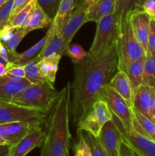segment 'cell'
Masks as SVG:
<instances>
[{
  "label": "cell",
  "instance_id": "1",
  "mask_svg": "<svg viewBox=\"0 0 155 156\" xmlns=\"http://www.w3.org/2000/svg\"><path fill=\"white\" fill-rule=\"evenodd\" d=\"M117 71L116 43L97 57L87 56L80 62H74V78L70 83V118L73 123L78 125L86 117Z\"/></svg>",
  "mask_w": 155,
  "mask_h": 156
},
{
  "label": "cell",
  "instance_id": "2",
  "mask_svg": "<svg viewBox=\"0 0 155 156\" xmlns=\"http://www.w3.org/2000/svg\"><path fill=\"white\" fill-rule=\"evenodd\" d=\"M71 90L68 82L60 91L46 120L45 137L40 156H70Z\"/></svg>",
  "mask_w": 155,
  "mask_h": 156
},
{
  "label": "cell",
  "instance_id": "3",
  "mask_svg": "<svg viewBox=\"0 0 155 156\" xmlns=\"http://www.w3.org/2000/svg\"><path fill=\"white\" fill-rule=\"evenodd\" d=\"M59 94V91L55 88L53 84L46 81L43 83H31L9 102L50 111Z\"/></svg>",
  "mask_w": 155,
  "mask_h": 156
},
{
  "label": "cell",
  "instance_id": "4",
  "mask_svg": "<svg viewBox=\"0 0 155 156\" xmlns=\"http://www.w3.org/2000/svg\"><path fill=\"white\" fill-rule=\"evenodd\" d=\"M118 56V70H122L126 64L145 58L146 52L132 29L129 18H126L119 24L116 41Z\"/></svg>",
  "mask_w": 155,
  "mask_h": 156
},
{
  "label": "cell",
  "instance_id": "5",
  "mask_svg": "<svg viewBox=\"0 0 155 156\" xmlns=\"http://www.w3.org/2000/svg\"><path fill=\"white\" fill-rule=\"evenodd\" d=\"M119 25L114 15L103 17L97 23V30L91 47L88 52L89 57H97L116 43Z\"/></svg>",
  "mask_w": 155,
  "mask_h": 156
},
{
  "label": "cell",
  "instance_id": "6",
  "mask_svg": "<svg viewBox=\"0 0 155 156\" xmlns=\"http://www.w3.org/2000/svg\"><path fill=\"white\" fill-rule=\"evenodd\" d=\"M112 120L118 126L122 135L123 141L133 150L138 152L142 156H155V142L145 133L135 115L132 120V128L130 130H126L113 114Z\"/></svg>",
  "mask_w": 155,
  "mask_h": 156
},
{
  "label": "cell",
  "instance_id": "7",
  "mask_svg": "<svg viewBox=\"0 0 155 156\" xmlns=\"http://www.w3.org/2000/svg\"><path fill=\"white\" fill-rule=\"evenodd\" d=\"M49 111L0 101V124L17 121H46Z\"/></svg>",
  "mask_w": 155,
  "mask_h": 156
},
{
  "label": "cell",
  "instance_id": "8",
  "mask_svg": "<svg viewBox=\"0 0 155 156\" xmlns=\"http://www.w3.org/2000/svg\"><path fill=\"white\" fill-rule=\"evenodd\" d=\"M101 98L106 102L112 114L118 119L122 126L126 130L132 129L134 116L132 108L115 88L109 84L105 85L102 91Z\"/></svg>",
  "mask_w": 155,
  "mask_h": 156
},
{
  "label": "cell",
  "instance_id": "9",
  "mask_svg": "<svg viewBox=\"0 0 155 156\" xmlns=\"http://www.w3.org/2000/svg\"><path fill=\"white\" fill-rule=\"evenodd\" d=\"M112 119V114L107 104L102 98L96 101L86 117L79 122L78 129L88 131L98 137L106 123Z\"/></svg>",
  "mask_w": 155,
  "mask_h": 156
},
{
  "label": "cell",
  "instance_id": "10",
  "mask_svg": "<svg viewBox=\"0 0 155 156\" xmlns=\"http://www.w3.org/2000/svg\"><path fill=\"white\" fill-rule=\"evenodd\" d=\"M88 6L89 4L86 0L74 1L69 20L62 30V56H67V50L71 44V40L81 27L85 24Z\"/></svg>",
  "mask_w": 155,
  "mask_h": 156
},
{
  "label": "cell",
  "instance_id": "11",
  "mask_svg": "<svg viewBox=\"0 0 155 156\" xmlns=\"http://www.w3.org/2000/svg\"><path fill=\"white\" fill-rule=\"evenodd\" d=\"M99 140L107 156H119L123 137L113 120L104 124L99 134Z\"/></svg>",
  "mask_w": 155,
  "mask_h": 156
},
{
  "label": "cell",
  "instance_id": "12",
  "mask_svg": "<svg viewBox=\"0 0 155 156\" xmlns=\"http://www.w3.org/2000/svg\"><path fill=\"white\" fill-rule=\"evenodd\" d=\"M45 137L41 125L33 127L18 143L10 147L9 156H26L35 148L40 147Z\"/></svg>",
  "mask_w": 155,
  "mask_h": 156
},
{
  "label": "cell",
  "instance_id": "13",
  "mask_svg": "<svg viewBox=\"0 0 155 156\" xmlns=\"http://www.w3.org/2000/svg\"><path fill=\"white\" fill-rule=\"evenodd\" d=\"M129 18L137 39L146 52L151 18L142 9L134 11Z\"/></svg>",
  "mask_w": 155,
  "mask_h": 156
},
{
  "label": "cell",
  "instance_id": "14",
  "mask_svg": "<svg viewBox=\"0 0 155 156\" xmlns=\"http://www.w3.org/2000/svg\"><path fill=\"white\" fill-rule=\"evenodd\" d=\"M154 98L153 87L141 84L134 98L133 109L151 120L152 108Z\"/></svg>",
  "mask_w": 155,
  "mask_h": 156
},
{
  "label": "cell",
  "instance_id": "15",
  "mask_svg": "<svg viewBox=\"0 0 155 156\" xmlns=\"http://www.w3.org/2000/svg\"><path fill=\"white\" fill-rule=\"evenodd\" d=\"M55 27L54 23H52L50 24V27H49L48 30L46 33L45 36L42 38L41 40H40L36 44L33 46V47H30L28 50H25L24 52L21 53H18L17 52L15 53H9V62H12L13 63L17 64V65L23 66H24L25 64H27V62H30V60L33 59L34 57H36L38 54H39L40 52L41 51V50L43 49V47H44V45L46 43L47 40L50 37V34L53 32V29Z\"/></svg>",
  "mask_w": 155,
  "mask_h": 156
},
{
  "label": "cell",
  "instance_id": "16",
  "mask_svg": "<svg viewBox=\"0 0 155 156\" xmlns=\"http://www.w3.org/2000/svg\"><path fill=\"white\" fill-rule=\"evenodd\" d=\"M30 84L25 78L15 80L6 75L0 76V101H9L14 96L22 91Z\"/></svg>",
  "mask_w": 155,
  "mask_h": 156
},
{
  "label": "cell",
  "instance_id": "17",
  "mask_svg": "<svg viewBox=\"0 0 155 156\" xmlns=\"http://www.w3.org/2000/svg\"><path fill=\"white\" fill-rule=\"evenodd\" d=\"M109 85L115 88V91L126 101L131 108H133L135 95L129 77L124 71L118 70L109 81Z\"/></svg>",
  "mask_w": 155,
  "mask_h": 156
},
{
  "label": "cell",
  "instance_id": "18",
  "mask_svg": "<svg viewBox=\"0 0 155 156\" xmlns=\"http://www.w3.org/2000/svg\"><path fill=\"white\" fill-rule=\"evenodd\" d=\"M115 9V0H96L88 6L85 23H97L103 17L113 15Z\"/></svg>",
  "mask_w": 155,
  "mask_h": 156
},
{
  "label": "cell",
  "instance_id": "19",
  "mask_svg": "<svg viewBox=\"0 0 155 156\" xmlns=\"http://www.w3.org/2000/svg\"><path fill=\"white\" fill-rule=\"evenodd\" d=\"M38 121H17L6 123L8 131V145L14 146L20 141L33 127L41 125Z\"/></svg>",
  "mask_w": 155,
  "mask_h": 156
},
{
  "label": "cell",
  "instance_id": "20",
  "mask_svg": "<svg viewBox=\"0 0 155 156\" xmlns=\"http://www.w3.org/2000/svg\"><path fill=\"white\" fill-rule=\"evenodd\" d=\"M62 47H63V41H62V34L56 30L55 26L46 44L39 54L35 58L37 59L38 62H40L43 59L50 57L54 55L59 54L62 56Z\"/></svg>",
  "mask_w": 155,
  "mask_h": 156
},
{
  "label": "cell",
  "instance_id": "21",
  "mask_svg": "<svg viewBox=\"0 0 155 156\" xmlns=\"http://www.w3.org/2000/svg\"><path fill=\"white\" fill-rule=\"evenodd\" d=\"M145 58L133 61L126 64L122 69V71L126 73L130 81L134 95L140 85L142 84L144 76V63Z\"/></svg>",
  "mask_w": 155,
  "mask_h": 156
},
{
  "label": "cell",
  "instance_id": "22",
  "mask_svg": "<svg viewBox=\"0 0 155 156\" xmlns=\"http://www.w3.org/2000/svg\"><path fill=\"white\" fill-rule=\"evenodd\" d=\"M143 0H115V9L113 15L118 21L119 25L122 21L129 18L135 10L141 9Z\"/></svg>",
  "mask_w": 155,
  "mask_h": 156
},
{
  "label": "cell",
  "instance_id": "23",
  "mask_svg": "<svg viewBox=\"0 0 155 156\" xmlns=\"http://www.w3.org/2000/svg\"><path fill=\"white\" fill-rule=\"evenodd\" d=\"M62 56L59 54L54 55L50 57L45 58L38 62V67L41 74L52 84H54L56 73L59 69V63Z\"/></svg>",
  "mask_w": 155,
  "mask_h": 156
},
{
  "label": "cell",
  "instance_id": "24",
  "mask_svg": "<svg viewBox=\"0 0 155 156\" xmlns=\"http://www.w3.org/2000/svg\"><path fill=\"white\" fill-rule=\"evenodd\" d=\"M75 0H62L59 11L53 22L58 32L62 34L64 27L68 23Z\"/></svg>",
  "mask_w": 155,
  "mask_h": 156
},
{
  "label": "cell",
  "instance_id": "25",
  "mask_svg": "<svg viewBox=\"0 0 155 156\" xmlns=\"http://www.w3.org/2000/svg\"><path fill=\"white\" fill-rule=\"evenodd\" d=\"M52 23H53V21L46 15L45 12L35 2L31 21H30L28 26L24 29V30L26 31V33L28 34L29 32L32 31V30L44 28L47 26H50Z\"/></svg>",
  "mask_w": 155,
  "mask_h": 156
},
{
  "label": "cell",
  "instance_id": "26",
  "mask_svg": "<svg viewBox=\"0 0 155 156\" xmlns=\"http://www.w3.org/2000/svg\"><path fill=\"white\" fill-rule=\"evenodd\" d=\"M38 60L33 58L32 60L24 66L25 70V79L30 83H43L47 80L42 74L38 67Z\"/></svg>",
  "mask_w": 155,
  "mask_h": 156
},
{
  "label": "cell",
  "instance_id": "27",
  "mask_svg": "<svg viewBox=\"0 0 155 156\" xmlns=\"http://www.w3.org/2000/svg\"><path fill=\"white\" fill-rule=\"evenodd\" d=\"M142 84L155 86V55H146Z\"/></svg>",
  "mask_w": 155,
  "mask_h": 156
},
{
  "label": "cell",
  "instance_id": "28",
  "mask_svg": "<svg viewBox=\"0 0 155 156\" xmlns=\"http://www.w3.org/2000/svg\"><path fill=\"white\" fill-rule=\"evenodd\" d=\"M81 132L85 141L91 149L92 156H107L98 137L88 131L81 129Z\"/></svg>",
  "mask_w": 155,
  "mask_h": 156
},
{
  "label": "cell",
  "instance_id": "29",
  "mask_svg": "<svg viewBox=\"0 0 155 156\" xmlns=\"http://www.w3.org/2000/svg\"><path fill=\"white\" fill-rule=\"evenodd\" d=\"M35 2L53 21L57 15L62 0H35Z\"/></svg>",
  "mask_w": 155,
  "mask_h": 156
},
{
  "label": "cell",
  "instance_id": "30",
  "mask_svg": "<svg viewBox=\"0 0 155 156\" xmlns=\"http://www.w3.org/2000/svg\"><path fill=\"white\" fill-rule=\"evenodd\" d=\"M78 140L73 146V156H92L91 149L85 141L81 129H78Z\"/></svg>",
  "mask_w": 155,
  "mask_h": 156
},
{
  "label": "cell",
  "instance_id": "31",
  "mask_svg": "<svg viewBox=\"0 0 155 156\" xmlns=\"http://www.w3.org/2000/svg\"><path fill=\"white\" fill-rule=\"evenodd\" d=\"M132 111H133V114L135 115V118L138 120V123H140L141 127L143 128L145 133L151 140H153L155 142V123L152 120H150V119L144 117L140 112L134 110L133 108H132Z\"/></svg>",
  "mask_w": 155,
  "mask_h": 156
},
{
  "label": "cell",
  "instance_id": "32",
  "mask_svg": "<svg viewBox=\"0 0 155 156\" xmlns=\"http://www.w3.org/2000/svg\"><path fill=\"white\" fill-rule=\"evenodd\" d=\"M27 34L26 33L24 29L21 28V27H17L15 30V31H14L12 36L11 37L10 39L3 44L5 45V48L7 49L8 52L9 53L16 52L17 47H18V45L21 42L23 38Z\"/></svg>",
  "mask_w": 155,
  "mask_h": 156
},
{
  "label": "cell",
  "instance_id": "33",
  "mask_svg": "<svg viewBox=\"0 0 155 156\" xmlns=\"http://www.w3.org/2000/svg\"><path fill=\"white\" fill-rule=\"evenodd\" d=\"M67 56L72 59L73 62H80L88 56V52L78 44H71L67 50Z\"/></svg>",
  "mask_w": 155,
  "mask_h": 156
},
{
  "label": "cell",
  "instance_id": "34",
  "mask_svg": "<svg viewBox=\"0 0 155 156\" xmlns=\"http://www.w3.org/2000/svg\"><path fill=\"white\" fill-rule=\"evenodd\" d=\"M6 69H7L6 76L11 79L20 80L25 78V70H24V66H23L17 65L12 62H8L6 63Z\"/></svg>",
  "mask_w": 155,
  "mask_h": 156
},
{
  "label": "cell",
  "instance_id": "35",
  "mask_svg": "<svg viewBox=\"0 0 155 156\" xmlns=\"http://www.w3.org/2000/svg\"><path fill=\"white\" fill-rule=\"evenodd\" d=\"M13 2L14 0H9L0 7V30L7 24H9Z\"/></svg>",
  "mask_w": 155,
  "mask_h": 156
},
{
  "label": "cell",
  "instance_id": "36",
  "mask_svg": "<svg viewBox=\"0 0 155 156\" xmlns=\"http://www.w3.org/2000/svg\"><path fill=\"white\" fill-rule=\"evenodd\" d=\"M35 0H33L28 5L26 8H24L21 12H20L12 21H10V24L12 25L13 27H15V28L17 27H21V25H22L23 22L25 20L26 17L27 16V15L29 14V12L31 11V9H33V5H34Z\"/></svg>",
  "mask_w": 155,
  "mask_h": 156
},
{
  "label": "cell",
  "instance_id": "37",
  "mask_svg": "<svg viewBox=\"0 0 155 156\" xmlns=\"http://www.w3.org/2000/svg\"><path fill=\"white\" fill-rule=\"evenodd\" d=\"M146 55H155V20H150Z\"/></svg>",
  "mask_w": 155,
  "mask_h": 156
},
{
  "label": "cell",
  "instance_id": "38",
  "mask_svg": "<svg viewBox=\"0 0 155 156\" xmlns=\"http://www.w3.org/2000/svg\"><path fill=\"white\" fill-rule=\"evenodd\" d=\"M32 1H33V0H14L9 24H10V21H12V20L20 12H21L24 8L27 7Z\"/></svg>",
  "mask_w": 155,
  "mask_h": 156
},
{
  "label": "cell",
  "instance_id": "39",
  "mask_svg": "<svg viewBox=\"0 0 155 156\" xmlns=\"http://www.w3.org/2000/svg\"><path fill=\"white\" fill-rule=\"evenodd\" d=\"M141 9L151 19L155 20V0H144Z\"/></svg>",
  "mask_w": 155,
  "mask_h": 156
},
{
  "label": "cell",
  "instance_id": "40",
  "mask_svg": "<svg viewBox=\"0 0 155 156\" xmlns=\"http://www.w3.org/2000/svg\"><path fill=\"white\" fill-rule=\"evenodd\" d=\"M15 29L16 28L12 25H11L10 24H7L4 27H2L0 30V41L4 44L6 41H9L11 37L12 36V34H13Z\"/></svg>",
  "mask_w": 155,
  "mask_h": 156
},
{
  "label": "cell",
  "instance_id": "41",
  "mask_svg": "<svg viewBox=\"0 0 155 156\" xmlns=\"http://www.w3.org/2000/svg\"><path fill=\"white\" fill-rule=\"evenodd\" d=\"M8 145V131L6 123L0 124V146Z\"/></svg>",
  "mask_w": 155,
  "mask_h": 156
},
{
  "label": "cell",
  "instance_id": "42",
  "mask_svg": "<svg viewBox=\"0 0 155 156\" xmlns=\"http://www.w3.org/2000/svg\"><path fill=\"white\" fill-rule=\"evenodd\" d=\"M119 156H134L132 149L129 145L124 141L122 143L121 147H120Z\"/></svg>",
  "mask_w": 155,
  "mask_h": 156
},
{
  "label": "cell",
  "instance_id": "43",
  "mask_svg": "<svg viewBox=\"0 0 155 156\" xmlns=\"http://www.w3.org/2000/svg\"><path fill=\"white\" fill-rule=\"evenodd\" d=\"M0 56L5 59L7 62H9V53L8 52L7 49L5 48L3 43L1 41H0Z\"/></svg>",
  "mask_w": 155,
  "mask_h": 156
},
{
  "label": "cell",
  "instance_id": "44",
  "mask_svg": "<svg viewBox=\"0 0 155 156\" xmlns=\"http://www.w3.org/2000/svg\"><path fill=\"white\" fill-rule=\"evenodd\" d=\"M10 146L9 145H2L0 146V156H9Z\"/></svg>",
  "mask_w": 155,
  "mask_h": 156
},
{
  "label": "cell",
  "instance_id": "45",
  "mask_svg": "<svg viewBox=\"0 0 155 156\" xmlns=\"http://www.w3.org/2000/svg\"><path fill=\"white\" fill-rule=\"evenodd\" d=\"M7 73V69H6V63L0 62V76H5Z\"/></svg>",
  "mask_w": 155,
  "mask_h": 156
},
{
  "label": "cell",
  "instance_id": "46",
  "mask_svg": "<svg viewBox=\"0 0 155 156\" xmlns=\"http://www.w3.org/2000/svg\"><path fill=\"white\" fill-rule=\"evenodd\" d=\"M154 89V98H153V108H152V113H151V120L155 123V86H153Z\"/></svg>",
  "mask_w": 155,
  "mask_h": 156
},
{
  "label": "cell",
  "instance_id": "47",
  "mask_svg": "<svg viewBox=\"0 0 155 156\" xmlns=\"http://www.w3.org/2000/svg\"><path fill=\"white\" fill-rule=\"evenodd\" d=\"M9 1V0H0V7H1V6H2L3 5L5 4V3Z\"/></svg>",
  "mask_w": 155,
  "mask_h": 156
},
{
  "label": "cell",
  "instance_id": "48",
  "mask_svg": "<svg viewBox=\"0 0 155 156\" xmlns=\"http://www.w3.org/2000/svg\"><path fill=\"white\" fill-rule=\"evenodd\" d=\"M132 152H133V155L134 156H142V155H141V154H139L138 152H136V151L133 150V149H132Z\"/></svg>",
  "mask_w": 155,
  "mask_h": 156
},
{
  "label": "cell",
  "instance_id": "49",
  "mask_svg": "<svg viewBox=\"0 0 155 156\" xmlns=\"http://www.w3.org/2000/svg\"><path fill=\"white\" fill-rule=\"evenodd\" d=\"M0 62H3V63H7V61L5 59H3L2 56H0Z\"/></svg>",
  "mask_w": 155,
  "mask_h": 156
},
{
  "label": "cell",
  "instance_id": "50",
  "mask_svg": "<svg viewBox=\"0 0 155 156\" xmlns=\"http://www.w3.org/2000/svg\"><path fill=\"white\" fill-rule=\"evenodd\" d=\"M87 2H88V3L89 5H91V4H92V3H94V2L96 1V0H86Z\"/></svg>",
  "mask_w": 155,
  "mask_h": 156
},
{
  "label": "cell",
  "instance_id": "51",
  "mask_svg": "<svg viewBox=\"0 0 155 156\" xmlns=\"http://www.w3.org/2000/svg\"><path fill=\"white\" fill-rule=\"evenodd\" d=\"M143 1H144V0H143ZM142 3H143V2H142Z\"/></svg>",
  "mask_w": 155,
  "mask_h": 156
}]
</instances>
